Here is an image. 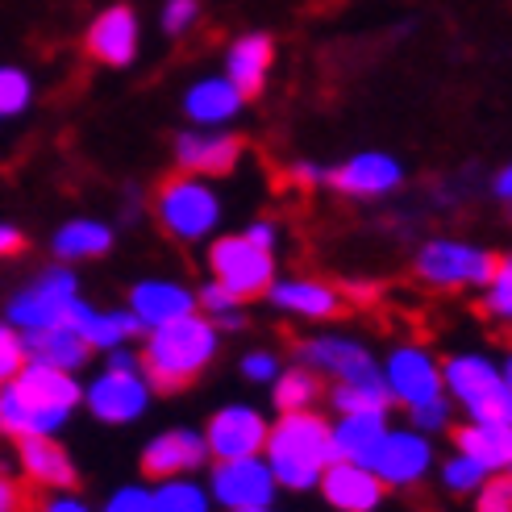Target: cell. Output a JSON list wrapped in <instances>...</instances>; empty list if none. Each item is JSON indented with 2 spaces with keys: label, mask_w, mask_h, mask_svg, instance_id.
I'll return each mask as SVG.
<instances>
[{
  "label": "cell",
  "mask_w": 512,
  "mask_h": 512,
  "mask_svg": "<svg viewBox=\"0 0 512 512\" xmlns=\"http://www.w3.org/2000/svg\"><path fill=\"white\" fill-rule=\"evenodd\" d=\"M88 55L105 67H130L138 55V17L130 5H113L88 25Z\"/></svg>",
  "instance_id": "ac0fdd59"
},
{
  "label": "cell",
  "mask_w": 512,
  "mask_h": 512,
  "mask_svg": "<svg viewBox=\"0 0 512 512\" xmlns=\"http://www.w3.org/2000/svg\"><path fill=\"white\" fill-rule=\"evenodd\" d=\"M204 438H209L213 463H229V458H254L267 454L271 442V421L250 404H225L204 425Z\"/></svg>",
  "instance_id": "8fae6325"
},
{
  "label": "cell",
  "mask_w": 512,
  "mask_h": 512,
  "mask_svg": "<svg viewBox=\"0 0 512 512\" xmlns=\"http://www.w3.org/2000/svg\"><path fill=\"white\" fill-rule=\"evenodd\" d=\"M213 500L225 512H246V508H271L275 492H279V479L267 463V454H254V458H229V463H213Z\"/></svg>",
  "instance_id": "9c48e42d"
},
{
  "label": "cell",
  "mask_w": 512,
  "mask_h": 512,
  "mask_svg": "<svg viewBox=\"0 0 512 512\" xmlns=\"http://www.w3.org/2000/svg\"><path fill=\"white\" fill-rule=\"evenodd\" d=\"M130 309L150 334V329L192 317L200 309V296L184 284H175V279H142V284L130 288Z\"/></svg>",
  "instance_id": "e0dca14e"
},
{
  "label": "cell",
  "mask_w": 512,
  "mask_h": 512,
  "mask_svg": "<svg viewBox=\"0 0 512 512\" xmlns=\"http://www.w3.org/2000/svg\"><path fill=\"white\" fill-rule=\"evenodd\" d=\"M25 367H30V346H25V334L13 325L0 329V379L13 383Z\"/></svg>",
  "instance_id": "e575fe53"
},
{
  "label": "cell",
  "mask_w": 512,
  "mask_h": 512,
  "mask_svg": "<svg viewBox=\"0 0 512 512\" xmlns=\"http://www.w3.org/2000/svg\"><path fill=\"white\" fill-rule=\"evenodd\" d=\"M196 296H200V309L209 313L213 321H225V317H234V313H238V304H242V300H238L234 292H229L225 284H217V279H209V284H204V288H200Z\"/></svg>",
  "instance_id": "74e56055"
},
{
  "label": "cell",
  "mask_w": 512,
  "mask_h": 512,
  "mask_svg": "<svg viewBox=\"0 0 512 512\" xmlns=\"http://www.w3.org/2000/svg\"><path fill=\"white\" fill-rule=\"evenodd\" d=\"M321 500L334 512H375L383 504V492L388 483L375 475V467L367 463H350V458H338L334 467L321 479Z\"/></svg>",
  "instance_id": "2e32d148"
},
{
  "label": "cell",
  "mask_w": 512,
  "mask_h": 512,
  "mask_svg": "<svg viewBox=\"0 0 512 512\" xmlns=\"http://www.w3.org/2000/svg\"><path fill=\"white\" fill-rule=\"evenodd\" d=\"M246 234H250L254 242H259V246H267V250L275 246V225H271V221H254V225L246 229Z\"/></svg>",
  "instance_id": "ee69618b"
},
{
  "label": "cell",
  "mask_w": 512,
  "mask_h": 512,
  "mask_svg": "<svg viewBox=\"0 0 512 512\" xmlns=\"http://www.w3.org/2000/svg\"><path fill=\"white\" fill-rule=\"evenodd\" d=\"M504 375H508V383H512V350H508V358H504Z\"/></svg>",
  "instance_id": "f907efd6"
},
{
  "label": "cell",
  "mask_w": 512,
  "mask_h": 512,
  "mask_svg": "<svg viewBox=\"0 0 512 512\" xmlns=\"http://www.w3.org/2000/svg\"><path fill=\"white\" fill-rule=\"evenodd\" d=\"M342 292H346V300H371V296H375L371 284H346Z\"/></svg>",
  "instance_id": "681fc988"
},
{
  "label": "cell",
  "mask_w": 512,
  "mask_h": 512,
  "mask_svg": "<svg viewBox=\"0 0 512 512\" xmlns=\"http://www.w3.org/2000/svg\"><path fill=\"white\" fill-rule=\"evenodd\" d=\"M300 363L313 367L317 375H329L334 383L383 375V367L371 358V350L363 342H354V338H342V334H321V338L300 342Z\"/></svg>",
  "instance_id": "9a60e30c"
},
{
  "label": "cell",
  "mask_w": 512,
  "mask_h": 512,
  "mask_svg": "<svg viewBox=\"0 0 512 512\" xmlns=\"http://www.w3.org/2000/svg\"><path fill=\"white\" fill-rule=\"evenodd\" d=\"M100 512H159L155 508V488H142V483H125V488H117L105 508Z\"/></svg>",
  "instance_id": "8d00e7d4"
},
{
  "label": "cell",
  "mask_w": 512,
  "mask_h": 512,
  "mask_svg": "<svg viewBox=\"0 0 512 512\" xmlns=\"http://www.w3.org/2000/svg\"><path fill=\"white\" fill-rule=\"evenodd\" d=\"M155 217L175 242H200L209 238L221 221V196L204 175L179 171L163 179L155 192Z\"/></svg>",
  "instance_id": "5b68a950"
},
{
  "label": "cell",
  "mask_w": 512,
  "mask_h": 512,
  "mask_svg": "<svg viewBox=\"0 0 512 512\" xmlns=\"http://www.w3.org/2000/svg\"><path fill=\"white\" fill-rule=\"evenodd\" d=\"M21 246H25L21 229H13V225H5V229H0V250H5V254H17Z\"/></svg>",
  "instance_id": "bcb514c9"
},
{
  "label": "cell",
  "mask_w": 512,
  "mask_h": 512,
  "mask_svg": "<svg viewBox=\"0 0 512 512\" xmlns=\"http://www.w3.org/2000/svg\"><path fill=\"white\" fill-rule=\"evenodd\" d=\"M271 400L279 413H309V408L321 400V375L313 367H288L279 371L275 388H271Z\"/></svg>",
  "instance_id": "4dcf8cb0"
},
{
  "label": "cell",
  "mask_w": 512,
  "mask_h": 512,
  "mask_svg": "<svg viewBox=\"0 0 512 512\" xmlns=\"http://www.w3.org/2000/svg\"><path fill=\"white\" fill-rule=\"evenodd\" d=\"M400 163L392 155H379V150H367V155H354L350 163L329 171V188H338L346 196H388L400 188Z\"/></svg>",
  "instance_id": "44dd1931"
},
{
  "label": "cell",
  "mask_w": 512,
  "mask_h": 512,
  "mask_svg": "<svg viewBox=\"0 0 512 512\" xmlns=\"http://www.w3.org/2000/svg\"><path fill=\"white\" fill-rule=\"evenodd\" d=\"M300 184H317V179H329V175H321L317 167H309V163H296V171H292Z\"/></svg>",
  "instance_id": "7dc6e473"
},
{
  "label": "cell",
  "mask_w": 512,
  "mask_h": 512,
  "mask_svg": "<svg viewBox=\"0 0 512 512\" xmlns=\"http://www.w3.org/2000/svg\"><path fill=\"white\" fill-rule=\"evenodd\" d=\"M438 475H442V488L454 492V496H479L483 488H488V479H492V471L483 463H475V458L463 454V450H454Z\"/></svg>",
  "instance_id": "d6a6232c"
},
{
  "label": "cell",
  "mask_w": 512,
  "mask_h": 512,
  "mask_svg": "<svg viewBox=\"0 0 512 512\" xmlns=\"http://www.w3.org/2000/svg\"><path fill=\"white\" fill-rule=\"evenodd\" d=\"M267 463L279 479V488L288 492L321 488L325 471L338 463L334 421H325L317 408H309V413H279V421L271 425Z\"/></svg>",
  "instance_id": "7a4b0ae2"
},
{
  "label": "cell",
  "mask_w": 512,
  "mask_h": 512,
  "mask_svg": "<svg viewBox=\"0 0 512 512\" xmlns=\"http://www.w3.org/2000/svg\"><path fill=\"white\" fill-rule=\"evenodd\" d=\"M155 508L159 512H213V492L196 483L192 475L155 483Z\"/></svg>",
  "instance_id": "1f68e13d"
},
{
  "label": "cell",
  "mask_w": 512,
  "mask_h": 512,
  "mask_svg": "<svg viewBox=\"0 0 512 512\" xmlns=\"http://www.w3.org/2000/svg\"><path fill=\"white\" fill-rule=\"evenodd\" d=\"M42 512H92V508L80 496H71V492H55V496L42 504Z\"/></svg>",
  "instance_id": "7bdbcfd3"
},
{
  "label": "cell",
  "mask_w": 512,
  "mask_h": 512,
  "mask_svg": "<svg viewBox=\"0 0 512 512\" xmlns=\"http://www.w3.org/2000/svg\"><path fill=\"white\" fill-rule=\"evenodd\" d=\"M209 271L217 284H225L238 300L267 296L275 288V259L250 234H225L209 246Z\"/></svg>",
  "instance_id": "8992f818"
},
{
  "label": "cell",
  "mask_w": 512,
  "mask_h": 512,
  "mask_svg": "<svg viewBox=\"0 0 512 512\" xmlns=\"http://www.w3.org/2000/svg\"><path fill=\"white\" fill-rule=\"evenodd\" d=\"M150 388H155V383L146 379V371H113V367H105L84 388V404H88V413L96 421L130 425V421H138L146 413Z\"/></svg>",
  "instance_id": "7c38bea8"
},
{
  "label": "cell",
  "mask_w": 512,
  "mask_h": 512,
  "mask_svg": "<svg viewBox=\"0 0 512 512\" xmlns=\"http://www.w3.org/2000/svg\"><path fill=\"white\" fill-rule=\"evenodd\" d=\"M383 379H388V392L400 408H421L429 400L446 396V371L438 367V358L421 346H396L383 358Z\"/></svg>",
  "instance_id": "30bf717a"
},
{
  "label": "cell",
  "mask_w": 512,
  "mask_h": 512,
  "mask_svg": "<svg viewBox=\"0 0 512 512\" xmlns=\"http://www.w3.org/2000/svg\"><path fill=\"white\" fill-rule=\"evenodd\" d=\"M454 450L471 454L475 463H483L492 475H508L512 471V425L467 421L454 429Z\"/></svg>",
  "instance_id": "484cf974"
},
{
  "label": "cell",
  "mask_w": 512,
  "mask_h": 512,
  "mask_svg": "<svg viewBox=\"0 0 512 512\" xmlns=\"http://www.w3.org/2000/svg\"><path fill=\"white\" fill-rule=\"evenodd\" d=\"M446 392L467 408L471 421L483 425H512V383L504 367L483 354H454L446 358Z\"/></svg>",
  "instance_id": "277c9868"
},
{
  "label": "cell",
  "mask_w": 512,
  "mask_h": 512,
  "mask_svg": "<svg viewBox=\"0 0 512 512\" xmlns=\"http://www.w3.org/2000/svg\"><path fill=\"white\" fill-rule=\"evenodd\" d=\"M242 375H246L250 383H275V379H279V358H275L271 350H250V354L242 358Z\"/></svg>",
  "instance_id": "b9f144b4"
},
{
  "label": "cell",
  "mask_w": 512,
  "mask_h": 512,
  "mask_svg": "<svg viewBox=\"0 0 512 512\" xmlns=\"http://www.w3.org/2000/svg\"><path fill=\"white\" fill-rule=\"evenodd\" d=\"M25 105H30V75L21 67H5L0 71V113L17 117L25 113Z\"/></svg>",
  "instance_id": "d590c367"
},
{
  "label": "cell",
  "mask_w": 512,
  "mask_h": 512,
  "mask_svg": "<svg viewBox=\"0 0 512 512\" xmlns=\"http://www.w3.org/2000/svg\"><path fill=\"white\" fill-rule=\"evenodd\" d=\"M242 159V142L234 134H217V130H196V134H179L175 142V163L188 175L217 179L229 175Z\"/></svg>",
  "instance_id": "d6986e66"
},
{
  "label": "cell",
  "mask_w": 512,
  "mask_h": 512,
  "mask_svg": "<svg viewBox=\"0 0 512 512\" xmlns=\"http://www.w3.org/2000/svg\"><path fill=\"white\" fill-rule=\"evenodd\" d=\"M508 475H512V471H508Z\"/></svg>",
  "instance_id": "f5cc1de1"
},
{
  "label": "cell",
  "mask_w": 512,
  "mask_h": 512,
  "mask_svg": "<svg viewBox=\"0 0 512 512\" xmlns=\"http://www.w3.org/2000/svg\"><path fill=\"white\" fill-rule=\"evenodd\" d=\"M496 196H504V200H512V163L496 175Z\"/></svg>",
  "instance_id": "c3c4849f"
},
{
  "label": "cell",
  "mask_w": 512,
  "mask_h": 512,
  "mask_svg": "<svg viewBox=\"0 0 512 512\" xmlns=\"http://www.w3.org/2000/svg\"><path fill=\"white\" fill-rule=\"evenodd\" d=\"M25 346H30V363H46L59 371H80L92 358V342L71 321L38 329V334H25Z\"/></svg>",
  "instance_id": "cb8c5ba5"
},
{
  "label": "cell",
  "mask_w": 512,
  "mask_h": 512,
  "mask_svg": "<svg viewBox=\"0 0 512 512\" xmlns=\"http://www.w3.org/2000/svg\"><path fill=\"white\" fill-rule=\"evenodd\" d=\"M217 342H221L217 321L200 313L171 321L163 329H150L142 346V371L159 392H179L192 379H200V371L213 363Z\"/></svg>",
  "instance_id": "3957f363"
},
{
  "label": "cell",
  "mask_w": 512,
  "mask_h": 512,
  "mask_svg": "<svg viewBox=\"0 0 512 512\" xmlns=\"http://www.w3.org/2000/svg\"><path fill=\"white\" fill-rule=\"evenodd\" d=\"M275 309L309 317V321H329L342 313V292L321 284V279H275V288L267 292Z\"/></svg>",
  "instance_id": "603a6c76"
},
{
  "label": "cell",
  "mask_w": 512,
  "mask_h": 512,
  "mask_svg": "<svg viewBox=\"0 0 512 512\" xmlns=\"http://www.w3.org/2000/svg\"><path fill=\"white\" fill-rule=\"evenodd\" d=\"M246 512H275V508H246Z\"/></svg>",
  "instance_id": "816d5d0a"
},
{
  "label": "cell",
  "mask_w": 512,
  "mask_h": 512,
  "mask_svg": "<svg viewBox=\"0 0 512 512\" xmlns=\"http://www.w3.org/2000/svg\"><path fill=\"white\" fill-rule=\"evenodd\" d=\"M275 63V46L267 34H246L238 38L234 46H229V55H225V75L242 88V96H259L263 84H267V71Z\"/></svg>",
  "instance_id": "83f0119b"
},
{
  "label": "cell",
  "mask_w": 512,
  "mask_h": 512,
  "mask_svg": "<svg viewBox=\"0 0 512 512\" xmlns=\"http://www.w3.org/2000/svg\"><path fill=\"white\" fill-rule=\"evenodd\" d=\"M17 467L42 492H71L75 479H80L71 454L55 438H21L17 442Z\"/></svg>",
  "instance_id": "ffe728a7"
},
{
  "label": "cell",
  "mask_w": 512,
  "mask_h": 512,
  "mask_svg": "<svg viewBox=\"0 0 512 512\" xmlns=\"http://www.w3.org/2000/svg\"><path fill=\"white\" fill-rule=\"evenodd\" d=\"M196 17H200L196 0H167V5H163V34H171V38L188 34L196 25Z\"/></svg>",
  "instance_id": "ab89813d"
},
{
  "label": "cell",
  "mask_w": 512,
  "mask_h": 512,
  "mask_svg": "<svg viewBox=\"0 0 512 512\" xmlns=\"http://www.w3.org/2000/svg\"><path fill=\"white\" fill-rule=\"evenodd\" d=\"M483 309H488L496 321H512V254L500 259L492 284L483 288Z\"/></svg>",
  "instance_id": "836d02e7"
},
{
  "label": "cell",
  "mask_w": 512,
  "mask_h": 512,
  "mask_svg": "<svg viewBox=\"0 0 512 512\" xmlns=\"http://www.w3.org/2000/svg\"><path fill=\"white\" fill-rule=\"evenodd\" d=\"M213 458L209 438L196 429H163L159 438H150L142 450V475L146 479H179V475H196L204 463Z\"/></svg>",
  "instance_id": "4fadbf2b"
},
{
  "label": "cell",
  "mask_w": 512,
  "mask_h": 512,
  "mask_svg": "<svg viewBox=\"0 0 512 512\" xmlns=\"http://www.w3.org/2000/svg\"><path fill=\"white\" fill-rule=\"evenodd\" d=\"M55 254L63 263H84V259H100L109 254L113 246V229L105 221H92V217H80V221H67L59 234H55Z\"/></svg>",
  "instance_id": "f1b7e54d"
},
{
  "label": "cell",
  "mask_w": 512,
  "mask_h": 512,
  "mask_svg": "<svg viewBox=\"0 0 512 512\" xmlns=\"http://www.w3.org/2000/svg\"><path fill=\"white\" fill-rule=\"evenodd\" d=\"M375 475L388 483V488H417V483L433 471V446H429V433L421 429H392L383 438L379 454H375Z\"/></svg>",
  "instance_id": "5bb4252c"
},
{
  "label": "cell",
  "mask_w": 512,
  "mask_h": 512,
  "mask_svg": "<svg viewBox=\"0 0 512 512\" xmlns=\"http://www.w3.org/2000/svg\"><path fill=\"white\" fill-rule=\"evenodd\" d=\"M0 508H5V512H17V508H21V492H17L13 479L0 483Z\"/></svg>",
  "instance_id": "f6af8a7d"
},
{
  "label": "cell",
  "mask_w": 512,
  "mask_h": 512,
  "mask_svg": "<svg viewBox=\"0 0 512 512\" xmlns=\"http://www.w3.org/2000/svg\"><path fill=\"white\" fill-rule=\"evenodd\" d=\"M500 259L492 250H479L454 238L425 242L417 254V275L433 288H488Z\"/></svg>",
  "instance_id": "ba28073f"
},
{
  "label": "cell",
  "mask_w": 512,
  "mask_h": 512,
  "mask_svg": "<svg viewBox=\"0 0 512 512\" xmlns=\"http://www.w3.org/2000/svg\"><path fill=\"white\" fill-rule=\"evenodd\" d=\"M242 88L229 80V75H213V80H196L184 96V113L196 121V125H225L242 113Z\"/></svg>",
  "instance_id": "d4e9b609"
},
{
  "label": "cell",
  "mask_w": 512,
  "mask_h": 512,
  "mask_svg": "<svg viewBox=\"0 0 512 512\" xmlns=\"http://www.w3.org/2000/svg\"><path fill=\"white\" fill-rule=\"evenodd\" d=\"M80 400H84V388L71 371L30 363L0 392V429H5L13 442L55 438Z\"/></svg>",
  "instance_id": "6da1fadb"
},
{
  "label": "cell",
  "mask_w": 512,
  "mask_h": 512,
  "mask_svg": "<svg viewBox=\"0 0 512 512\" xmlns=\"http://www.w3.org/2000/svg\"><path fill=\"white\" fill-rule=\"evenodd\" d=\"M388 433H392L388 413H346V417L334 421L338 458H350V463H367L371 467Z\"/></svg>",
  "instance_id": "4316f807"
},
{
  "label": "cell",
  "mask_w": 512,
  "mask_h": 512,
  "mask_svg": "<svg viewBox=\"0 0 512 512\" xmlns=\"http://www.w3.org/2000/svg\"><path fill=\"white\" fill-rule=\"evenodd\" d=\"M80 334L92 342V350H121V346H130L138 334H146V325L134 317V309H113V313H100L92 309V304L84 300H75V309L67 317Z\"/></svg>",
  "instance_id": "7402d4cb"
},
{
  "label": "cell",
  "mask_w": 512,
  "mask_h": 512,
  "mask_svg": "<svg viewBox=\"0 0 512 512\" xmlns=\"http://www.w3.org/2000/svg\"><path fill=\"white\" fill-rule=\"evenodd\" d=\"M75 300H80V284L67 267H50L46 275H38L30 288H21L9 309H5V321L21 334H38V329H50L71 317Z\"/></svg>",
  "instance_id": "52a82bcc"
},
{
  "label": "cell",
  "mask_w": 512,
  "mask_h": 512,
  "mask_svg": "<svg viewBox=\"0 0 512 512\" xmlns=\"http://www.w3.org/2000/svg\"><path fill=\"white\" fill-rule=\"evenodd\" d=\"M475 512H512V475H492L475 496Z\"/></svg>",
  "instance_id": "f35d334b"
},
{
  "label": "cell",
  "mask_w": 512,
  "mask_h": 512,
  "mask_svg": "<svg viewBox=\"0 0 512 512\" xmlns=\"http://www.w3.org/2000/svg\"><path fill=\"white\" fill-rule=\"evenodd\" d=\"M329 404H334L338 417H346V413H388L396 400L388 392V379L375 375V379L334 383V388H329Z\"/></svg>",
  "instance_id": "f546056e"
},
{
  "label": "cell",
  "mask_w": 512,
  "mask_h": 512,
  "mask_svg": "<svg viewBox=\"0 0 512 512\" xmlns=\"http://www.w3.org/2000/svg\"><path fill=\"white\" fill-rule=\"evenodd\" d=\"M408 421H413V429H421V433H438V429L450 425V400H446V396L429 400V404L413 408V413H408Z\"/></svg>",
  "instance_id": "60d3db41"
}]
</instances>
